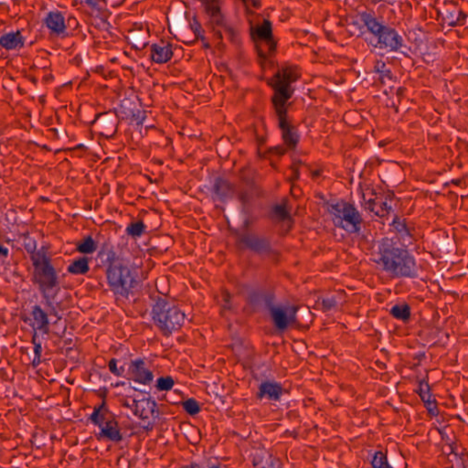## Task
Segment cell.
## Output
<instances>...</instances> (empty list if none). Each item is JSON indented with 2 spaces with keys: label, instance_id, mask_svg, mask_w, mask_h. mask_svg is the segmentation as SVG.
<instances>
[{
  "label": "cell",
  "instance_id": "ffe728a7",
  "mask_svg": "<svg viewBox=\"0 0 468 468\" xmlns=\"http://www.w3.org/2000/svg\"><path fill=\"white\" fill-rule=\"evenodd\" d=\"M101 430V435L107 439L114 441V442H119L123 438L121 435V432L116 425L112 424H107L105 426L100 427Z\"/></svg>",
  "mask_w": 468,
  "mask_h": 468
},
{
  "label": "cell",
  "instance_id": "277c9868",
  "mask_svg": "<svg viewBox=\"0 0 468 468\" xmlns=\"http://www.w3.org/2000/svg\"><path fill=\"white\" fill-rule=\"evenodd\" d=\"M107 282L113 292L128 299L141 288L142 281L137 269L124 261L113 263L107 270Z\"/></svg>",
  "mask_w": 468,
  "mask_h": 468
},
{
  "label": "cell",
  "instance_id": "5bb4252c",
  "mask_svg": "<svg viewBox=\"0 0 468 468\" xmlns=\"http://www.w3.org/2000/svg\"><path fill=\"white\" fill-rule=\"evenodd\" d=\"M283 396V389L280 384L274 381H265L259 387V397L267 399L272 402H278Z\"/></svg>",
  "mask_w": 468,
  "mask_h": 468
},
{
  "label": "cell",
  "instance_id": "7a4b0ae2",
  "mask_svg": "<svg viewBox=\"0 0 468 468\" xmlns=\"http://www.w3.org/2000/svg\"><path fill=\"white\" fill-rule=\"evenodd\" d=\"M300 76L299 68L292 64L280 67L269 81L268 84L274 91L272 102L279 121L283 137L288 145H294V138L287 119V105L293 95V85Z\"/></svg>",
  "mask_w": 468,
  "mask_h": 468
},
{
  "label": "cell",
  "instance_id": "9a60e30c",
  "mask_svg": "<svg viewBox=\"0 0 468 468\" xmlns=\"http://www.w3.org/2000/svg\"><path fill=\"white\" fill-rule=\"evenodd\" d=\"M212 194L217 197V199L224 200L228 196V182L221 176H210L208 177V186Z\"/></svg>",
  "mask_w": 468,
  "mask_h": 468
},
{
  "label": "cell",
  "instance_id": "cb8c5ba5",
  "mask_svg": "<svg viewBox=\"0 0 468 468\" xmlns=\"http://www.w3.org/2000/svg\"><path fill=\"white\" fill-rule=\"evenodd\" d=\"M183 409L185 410L188 415H191V416L198 415L201 411V408H200L199 402L194 398H190L183 402Z\"/></svg>",
  "mask_w": 468,
  "mask_h": 468
},
{
  "label": "cell",
  "instance_id": "d4e9b609",
  "mask_svg": "<svg viewBox=\"0 0 468 468\" xmlns=\"http://www.w3.org/2000/svg\"><path fill=\"white\" fill-rule=\"evenodd\" d=\"M175 381L171 377H161L157 381L156 387L160 391H170L173 389Z\"/></svg>",
  "mask_w": 468,
  "mask_h": 468
},
{
  "label": "cell",
  "instance_id": "4fadbf2b",
  "mask_svg": "<svg viewBox=\"0 0 468 468\" xmlns=\"http://www.w3.org/2000/svg\"><path fill=\"white\" fill-rule=\"evenodd\" d=\"M46 28L56 35H63L66 32L65 18L62 13L51 10L44 17Z\"/></svg>",
  "mask_w": 468,
  "mask_h": 468
},
{
  "label": "cell",
  "instance_id": "6da1fadb",
  "mask_svg": "<svg viewBox=\"0 0 468 468\" xmlns=\"http://www.w3.org/2000/svg\"><path fill=\"white\" fill-rule=\"evenodd\" d=\"M373 261L388 274L410 279L419 277L415 255L394 237H383L378 240Z\"/></svg>",
  "mask_w": 468,
  "mask_h": 468
},
{
  "label": "cell",
  "instance_id": "5b68a950",
  "mask_svg": "<svg viewBox=\"0 0 468 468\" xmlns=\"http://www.w3.org/2000/svg\"><path fill=\"white\" fill-rule=\"evenodd\" d=\"M149 315L158 327L170 333L177 331L186 322V315L166 299H156L151 305Z\"/></svg>",
  "mask_w": 468,
  "mask_h": 468
},
{
  "label": "cell",
  "instance_id": "3957f363",
  "mask_svg": "<svg viewBox=\"0 0 468 468\" xmlns=\"http://www.w3.org/2000/svg\"><path fill=\"white\" fill-rule=\"evenodd\" d=\"M354 25L375 50L390 52L402 48V39L397 32L382 24L368 13L360 15L354 21Z\"/></svg>",
  "mask_w": 468,
  "mask_h": 468
},
{
  "label": "cell",
  "instance_id": "f1b7e54d",
  "mask_svg": "<svg viewBox=\"0 0 468 468\" xmlns=\"http://www.w3.org/2000/svg\"><path fill=\"white\" fill-rule=\"evenodd\" d=\"M109 369H110V371L114 374V375H116V376H119L120 373L118 371V368H117V361H116V359H113L111 360V361L109 362Z\"/></svg>",
  "mask_w": 468,
  "mask_h": 468
},
{
  "label": "cell",
  "instance_id": "f546056e",
  "mask_svg": "<svg viewBox=\"0 0 468 468\" xmlns=\"http://www.w3.org/2000/svg\"><path fill=\"white\" fill-rule=\"evenodd\" d=\"M9 254L8 249L5 248L2 245H0V256H7Z\"/></svg>",
  "mask_w": 468,
  "mask_h": 468
},
{
  "label": "cell",
  "instance_id": "83f0119b",
  "mask_svg": "<svg viewBox=\"0 0 468 468\" xmlns=\"http://www.w3.org/2000/svg\"><path fill=\"white\" fill-rule=\"evenodd\" d=\"M204 9L206 10L208 15L216 17L220 14V7L217 2H207L203 3Z\"/></svg>",
  "mask_w": 468,
  "mask_h": 468
},
{
  "label": "cell",
  "instance_id": "603a6c76",
  "mask_svg": "<svg viewBox=\"0 0 468 468\" xmlns=\"http://www.w3.org/2000/svg\"><path fill=\"white\" fill-rule=\"evenodd\" d=\"M96 249H97V245H96V240L90 236L86 237L77 246L78 252L83 253V254H91L96 252Z\"/></svg>",
  "mask_w": 468,
  "mask_h": 468
},
{
  "label": "cell",
  "instance_id": "484cf974",
  "mask_svg": "<svg viewBox=\"0 0 468 468\" xmlns=\"http://www.w3.org/2000/svg\"><path fill=\"white\" fill-rule=\"evenodd\" d=\"M145 224L141 222V221H139V222H136V223L128 225L127 228H126V233L130 236L139 237L141 236L143 232H145Z\"/></svg>",
  "mask_w": 468,
  "mask_h": 468
},
{
  "label": "cell",
  "instance_id": "2e32d148",
  "mask_svg": "<svg viewBox=\"0 0 468 468\" xmlns=\"http://www.w3.org/2000/svg\"><path fill=\"white\" fill-rule=\"evenodd\" d=\"M25 38L21 31H10L0 37V46L8 50H18L24 46Z\"/></svg>",
  "mask_w": 468,
  "mask_h": 468
},
{
  "label": "cell",
  "instance_id": "8fae6325",
  "mask_svg": "<svg viewBox=\"0 0 468 468\" xmlns=\"http://www.w3.org/2000/svg\"><path fill=\"white\" fill-rule=\"evenodd\" d=\"M129 378L139 384L148 385L153 381L154 375L146 367L145 361L142 359H137L133 361L131 364L129 369Z\"/></svg>",
  "mask_w": 468,
  "mask_h": 468
},
{
  "label": "cell",
  "instance_id": "7402d4cb",
  "mask_svg": "<svg viewBox=\"0 0 468 468\" xmlns=\"http://www.w3.org/2000/svg\"><path fill=\"white\" fill-rule=\"evenodd\" d=\"M369 459L373 468H389L385 457L381 452L375 450L369 452Z\"/></svg>",
  "mask_w": 468,
  "mask_h": 468
},
{
  "label": "cell",
  "instance_id": "4316f807",
  "mask_svg": "<svg viewBox=\"0 0 468 468\" xmlns=\"http://www.w3.org/2000/svg\"><path fill=\"white\" fill-rule=\"evenodd\" d=\"M32 314H33L34 320L36 321L38 327L40 328H44L48 323L45 313L40 307H35L33 308Z\"/></svg>",
  "mask_w": 468,
  "mask_h": 468
},
{
  "label": "cell",
  "instance_id": "30bf717a",
  "mask_svg": "<svg viewBox=\"0 0 468 468\" xmlns=\"http://www.w3.org/2000/svg\"><path fill=\"white\" fill-rule=\"evenodd\" d=\"M270 312L275 327L279 330H286L292 320V309L284 303H270Z\"/></svg>",
  "mask_w": 468,
  "mask_h": 468
},
{
  "label": "cell",
  "instance_id": "7c38bea8",
  "mask_svg": "<svg viewBox=\"0 0 468 468\" xmlns=\"http://www.w3.org/2000/svg\"><path fill=\"white\" fill-rule=\"evenodd\" d=\"M173 47L169 43L162 44L159 42H153L150 45V59L152 62L159 65L170 62L173 57Z\"/></svg>",
  "mask_w": 468,
  "mask_h": 468
},
{
  "label": "cell",
  "instance_id": "d6986e66",
  "mask_svg": "<svg viewBox=\"0 0 468 468\" xmlns=\"http://www.w3.org/2000/svg\"><path fill=\"white\" fill-rule=\"evenodd\" d=\"M90 270L89 261L86 258H80L76 261H72L68 267V272L72 274H87Z\"/></svg>",
  "mask_w": 468,
  "mask_h": 468
},
{
  "label": "cell",
  "instance_id": "52a82bcc",
  "mask_svg": "<svg viewBox=\"0 0 468 468\" xmlns=\"http://www.w3.org/2000/svg\"><path fill=\"white\" fill-rule=\"evenodd\" d=\"M327 212L336 228L348 233H359L361 230L360 213L352 205L343 200H329Z\"/></svg>",
  "mask_w": 468,
  "mask_h": 468
},
{
  "label": "cell",
  "instance_id": "8992f818",
  "mask_svg": "<svg viewBox=\"0 0 468 468\" xmlns=\"http://www.w3.org/2000/svg\"><path fill=\"white\" fill-rule=\"evenodd\" d=\"M251 37L261 62H267L276 53L277 44L274 39L273 26L269 20L261 17L258 22H250Z\"/></svg>",
  "mask_w": 468,
  "mask_h": 468
},
{
  "label": "cell",
  "instance_id": "44dd1931",
  "mask_svg": "<svg viewBox=\"0 0 468 468\" xmlns=\"http://www.w3.org/2000/svg\"><path fill=\"white\" fill-rule=\"evenodd\" d=\"M390 313L395 319L407 321L410 317V307L407 304H399L392 307Z\"/></svg>",
  "mask_w": 468,
  "mask_h": 468
},
{
  "label": "cell",
  "instance_id": "ac0fdd59",
  "mask_svg": "<svg viewBox=\"0 0 468 468\" xmlns=\"http://www.w3.org/2000/svg\"><path fill=\"white\" fill-rule=\"evenodd\" d=\"M244 244L247 248L256 253H266L271 248L268 240L259 237H246L244 239Z\"/></svg>",
  "mask_w": 468,
  "mask_h": 468
},
{
  "label": "cell",
  "instance_id": "9c48e42d",
  "mask_svg": "<svg viewBox=\"0 0 468 468\" xmlns=\"http://www.w3.org/2000/svg\"><path fill=\"white\" fill-rule=\"evenodd\" d=\"M36 282L44 288H52L57 285V274L44 250L30 253Z\"/></svg>",
  "mask_w": 468,
  "mask_h": 468
},
{
  "label": "cell",
  "instance_id": "e0dca14e",
  "mask_svg": "<svg viewBox=\"0 0 468 468\" xmlns=\"http://www.w3.org/2000/svg\"><path fill=\"white\" fill-rule=\"evenodd\" d=\"M420 395L423 399L424 406L426 407L428 411L436 418L438 416V410L435 404V397L430 389V386L428 385L425 381H422L420 383Z\"/></svg>",
  "mask_w": 468,
  "mask_h": 468
},
{
  "label": "cell",
  "instance_id": "4dcf8cb0",
  "mask_svg": "<svg viewBox=\"0 0 468 468\" xmlns=\"http://www.w3.org/2000/svg\"><path fill=\"white\" fill-rule=\"evenodd\" d=\"M210 468H220V467H219V466H218V465H215V464H214V465H212V466H211V467H210Z\"/></svg>",
  "mask_w": 468,
  "mask_h": 468
},
{
  "label": "cell",
  "instance_id": "ba28073f",
  "mask_svg": "<svg viewBox=\"0 0 468 468\" xmlns=\"http://www.w3.org/2000/svg\"><path fill=\"white\" fill-rule=\"evenodd\" d=\"M116 109L125 124L137 132H141L147 121V115L136 95L128 93L119 100Z\"/></svg>",
  "mask_w": 468,
  "mask_h": 468
}]
</instances>
